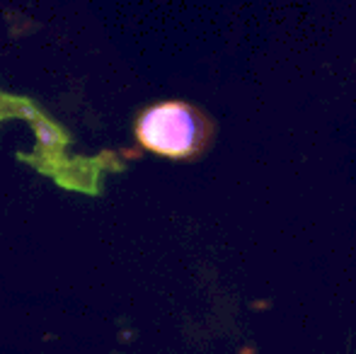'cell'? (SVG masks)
<instances>
[{
  "label": "cell",
  "mask_w": 356,
  "mask_h": 354,
  "mask_svg": "<svg viewBox=\"0 0 356 354\" xmlns=\"http://www.w3.org/2000/svg\"><path fill=\"white\" fill-rule=\"evenodd\" d=\"M134 136L143 151L168 161H197L211 148L216 124L204 109L184 99H160L141 109Z\"/></svg>",
  "instance_id": "cell-1"
}]
</instances>
